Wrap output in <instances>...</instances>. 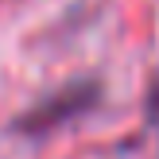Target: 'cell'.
Segmentation results:
<instances>
[{"mask_svg": "<svg viewBox=\"0 0 159 159\" xmlns=\"http://www.w3.org/2000/svg\"><path fill=\"white\" fill-rule=\"evenodd\" d=\"M93 101H97V85H70V89H62V93H54V97H47L43 105H35V109L20 120V128H23V132L54 128L58 120H70V116H78L82 109H89Z\"/></svg>", "mask_w": 159, "mask_h": 159, "instance_id": "obj_1", "label": "cell"}]
</instances>
